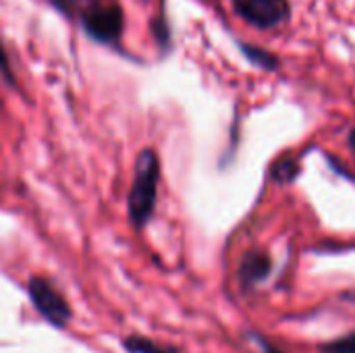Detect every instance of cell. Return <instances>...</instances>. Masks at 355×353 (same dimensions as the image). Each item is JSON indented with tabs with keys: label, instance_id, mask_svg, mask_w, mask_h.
Wrapping results in <instances>:
<instances>
[{
	"label": "cell",
	"instance_id": "11",
	"mask_svg": "<svg viewBox=\"0 0 355 353\" xmlns=\"http://www.w3.org/2000/svg\"><path fill=\"white\" fill-rule=\"evenodd\" d=\"M0 75H2L8 83H12L10 60H8V54H6V50H4V46H2V44H0Z\"/></svg>",
	"mask_w": 355,
	"mask_h": 353
},
{
	"label": "cell",
	"instance_id": "10",
	"mask_svg": "<svg viewBox=\"0 0 355 353\" xmlns=\"http://www.w3.org/2000/svg\"><path fill=\"white\" fill-rule=\"evenodd\" d=\"M322 353H355V333L322 345Z\"/></svg>",
	"mask_w": 355,
	"mask_h": 353
},
{
	"label": "cell",
	"instance_id": "13",
	"mask_svg": "<svg viewBox=\"0 0 355 353\" xmlns=\"http://www.w3.org/2000/svg\"><path fill=\"white\" fill-rule=\"evenodd\" d=\"M349 148H352L355 156V129H352V133H349Z\"/></svg>",
	"mask_w": 355,
	"mask_h": 353
},
{
	"label": "cell",
	"instance_id": "9",
	"mask_svg": "<svg viewBox=\"0 0 355 353\" xmlns=\"http://www.w3.org/2000/svg\"><path fill=\"white\" fill-rule=\"evenodd\" d=\"M241 48H243L245 56H248L252 62H256V64H260V67H264V69H275V67H277V58H275L272 54H268V52H264V50H260V48H252V46H241Z\"/></svg>",
	"mask_w": 355,
	"mask_h": 353
},
{
	"label": "cell",
	"instance_id": "1",
	"mask_svg": "<svg viewBox=\"0 0 355 353\" xmlns=\"http://www.w3.org/2000/svg\"><path fill=\"white\" fill-rule=\"evenodd\" d=\"M160 162L154 150H144L135 160V173L129 193V216L135 227H144L156 206Z\"/></svg>",
	"mask_w": 355,
	"mask_h": 353
},
{
	"label": "cell",
	"instance_id": "7",
	"mask_svg": "<svg viewBox=\"0 0 355 353\" xmlns=\"http://www.w3.org/2000/svg\"><path fill=\"white\" fill-rule=\"evenodd\" d=\"M300 175V164L291 156H283L272 164V179L279 183H291Z\"/></svg>",
	"mask_w": 355,
	"mask_h": 353
},
{
	"label": "cell",
	"instance_id": "2",
	"mask_svg": "<svg viewBox=\"0 0 355 353\" xmlns=\"http://www.w3.org/2000/svg\"><path fill=\"white\" fill-rule=\"evenodd\" d=\"M83 33L96 44L116 46L125 29V12L116 0H104L79 19Z\"/></svg>",
	"mask_w": 355,
	"mask_h": 353
},
{
	"label": "cell",
	"instance_id": "12",
	"mask_svg": "<svg viewBox=\"0 0 355 353\" xmlns=\"http://www.w3.org/2000/svg\"><path fill=\"white\" fill-rule=\"evenodd\" d=\"M260 343H262V347H264V353H283V352H279L277 347H272V345H268V343H264L262 339H260Z\"/></svg>",
	"mask_w": 355,
	"mask_h": 353
},
{
	"label": "cell",
	"instance_id": "6",
	"mask_svg": "<svg viewBox=\"0 0 355 353\" xmlns=\"http://www.w3.org/2000/svg\"><path fill=\"white\" fill-rule=\"evenodd\" d=\"M52 6L62 12L69 19H81L83 15H87L92 8H96L98 4H102L104 0H50Z\"/></svg>",
	"mask_w": 355,
	"mask_h": 353
},
{
	"label": "cell",
	"instance_id": "3",
	"mask_svg": "<svg viewBox=\"0 0 355 353\" xmlns=\"http://www.w3.org/2000/svg\"><path fill=\"white\" fill-rule=\"evenodd\" d=\"M29 298L31 304L35 306V310L54 327H64L71 318V310L69 304L64 302V298L54 289L52 283H48L46 279L33 277L29 281Z\"/></svg>",
	"mask_w": 355,
	"mask_h": 353
},
{
	"label": "cell",
	"instance_id": "4",
	"mask_svg": "<svg viewBox=\"0 0 355 353\" xmlns=\"http://www.w3.org/2000/svg\"><path fill=\"white\" fill-rule=\"evenodd\" d=\"M231 2L239 17H243L248 23L260 29L277 27L289 17L287 0H231Z\"/></svg>",
	"mask_w": 355,
	"mask_h": 353
},
{
	"label": "cell",
	"instance_id": "5",
	"mask_svg": "<svg viewBox=\"0 0 355 353\" xmlns=\"http://www.w3.org/2000/svg\"><path fill=\"white\" fill-rule=\"evenodd\" d=\"M270 270H272V262L266 254L250 252L239 266V277L245 287H252L256 283H262L270 275Z\"/></svg>",
	"mask_w": 355,
	"mask_h": 353
},
{
	"label": "cell",
	"instance_id": "8",
	"mask_svg": "<svg viewBox=\"0 0 355 353\" xmlns=\"http://www.w3.org/2000/svg\"><path fill=\"white\" fill-rule=\"evenodd\" d=\"M125 347L131 353H177V350H171V347H162V345H156L152 341H146V339H127L125 341Z\"/></svg>",
	"mask_w": 355,
	"mask_h": 353
}]
</instances>
